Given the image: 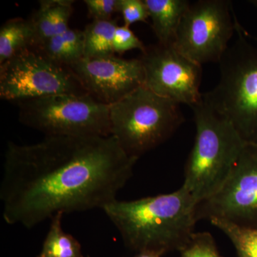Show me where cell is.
Returning <instances> with one entry per match:
<instances>
[{
    "mask_svg": "<svg viewBox=\"0 0 257 257\" xmlns=\"http://www.w3.org/2000/svg\"><path fill=\"white\" fill-rule=\"evenodd\" d=\"M138 160L111 135L10 142L0 184L4 220L32 229L58 213L103 210L131 178Z\"/></svg>",
    "mask_w": 257,
    "mask_h": 257,
    "instance_id": "obj_1",
    "label": "cell"
},
{
    "mask_svg": "<svg viewBox=\"0 0 257 257\" xmlns=\"http://www.w3.org/2000/svg\"><path fill=\"white\" fill-rule=\"evenodd\" d=\"M196 204L181 187L169 194L133 201L115 199L103 209L125 244L138 252L161 254L187 246L197 222Z\"/></svg>",
    "mask_w": 257,
    "mask_h": 257,
    "instance_id": "obj_2",
    "label": "cell"
},
{
    "mask_svg": "<svg viewBox=\"0 0 257 257\" xmlns=\"http://www.w3.org/2000/svg\"><path fill=\"white\" fill-rule=\"evenodd\" d=\"M234 40L219 62L220 77L203 100L227 120L246 145L257 147V37L234 16Z\"/></svg>",
    "mask_w": 257,
    "mask_h": 257,
    "instance_id": "obj_3",
    "label": "cell"
},
{
    "mask_svg": "<svg viewBox=\"0 0 257 257\" xmlns=\"http://www.w3.org/2000/svg\"><path fill=\"white\" fill-rule=\"evenodd\" d=\"M191 108L195 120L196 137L186 162L182 187L197 205L219 190L246 145L234 126L203 98Z\"/></svg>",
    "mask_w": 257,
    "mask_h": 257,
    "instance_id": "obj_4",
    "label": "cell"
},
{
    "mask_svg": "<svg viewBox=\"0 0 257 257\" xmlns=\"http://www.w3.org/2000/svg\"><path fill=\"white\" fill-rule=\"evenodd\" d=\"M179 105L142 86L110 105L111 135L128 155L139 160L183 123Z\"/></svg>",
    "mask_w": 257,
    "mask_h": 257,
    "instance_id": "obj_5",
    "label": "cell"
},
{
    "mask_svg": "<svg viewBox=\"0 0 257 257\" xmlns=\"http://www.w3.org/2000/svg\"><path fill=\"white\" fill-rule=\"evenodd\" d=\"M19 121L52 136H111L110 106L89 94H57L19 101Z\"/></svg>",
    "mask_w": 257,
    "mask_h": 257,
    "instance_id": "obj_6",
    "label": "cell"
},
{
    "mask_svg": "<svg viewBox=\"0 0 257 257\" xmlns=\"http://www.w3.org/2000/svg\"><path fill=\"white\" fill-rule=\"evenodd\" d=\"M88 94L69 66L32 46L0 64V96L19 101L57 94Z\"/></svg>",
    "mask_w": 257,
    "mask_h": 257,
    "instance_id": "obj_7",
    "label": "cell"
},
{
    "mask_svg": "<svg viewBox=\"0 0 257 257\" xmlns=\"http://www.w3.org/2000/svg\"><path fill=\"white\" fill-rule=\"evenodd\" d=\"M235 14L226 0L190 3L173 46L193 62H219L235 33Z\"/></svg>",
    "mask_w": 257,
    "mask_h": 257,
    "instance_id": "obj_8",
    "label": "cell"
},
{
    "mask_svg": "<svg viewBox=\"0 0 257 257\" xmlns=\"http://www.w3.org/2000/svg\"><path fill=\"white\" fill-rule=\"evenodd\" d=\"M196 219H220L257 229V147L245 146L219 190L197 204Z\"/></svg>",
    "mask_w": 257,
    "mask_h": 257,
    "instance_id": "obj_9",
    "label": "cell"
},
{
    "mask_svg": "<svg viewBox=\"0 0 257 257\" xmlns=\"http://www.w3.org/2000/svg\"><path fill=\"white\" fill-rule=\"evenodd\" d=\"M140 60L145 72L144 85L155 94L190 107L202 100L199 91L202 65L173 45H150L142 52Z\"/></svg>",
    "mask_w": 257,
    "mask_h": 257,
    "instance_id": "obj_10",
    "label": "cell"
},
{
    "mask_svg": "<svg viewBox=\"0 0 257 257\" xmlns=\"http://www.w3.org/2000/svg\"><path fill=\"white\" fill-rule=\"evenodd\" d=\"M69 67L89 95L109 106L145 84L140 59L127 60L115 55L83 57Z\"/></svg>",
    "mask_w": 257,
    "mask_h": 257,
    "instance_id": "obj_11",
    "label": "cell"
},
{
    "mask_svg": "<svg viewBox=\"0 0 257 257\" xmlns=\"http://www.w3.org/2000/svg\"><path fill=\"white\" fill-rule=\"evenodd\" d=\"M158 43L173 45L181 21L190 2L187 0H145Z\"/></svg>",
    "mask_w": 257,
    "mask_h": 257,
    "instance_id": "obj_12",
    "label": "cell"
},
{
    "mask_svg": "<svg viewBox=\"0 0 257 257\" xmlns=\"http://www.w3.org/2000/svg\"><path fill=\"white\" fill-rule=\"evenodd\" d=\"M35 45V28L31 18L8 20L0 29V64Z\"/></svg>",
    "mask_w": 257,
    "mask_h": 257,
    "instance_id": "obj_13",
    "label": "cell"
},
{
    "mask_svg": "<svg viewBox=\"0 0 257 257\" xmlns=\"http://www.w3.org/2000/svg\"><path fill=\"white\" fill-rule=\"evenodd\" d=\"M37 47L54 62L72 65L84 57L83 31L69 28L63 33L50 37Z\"/></svg>",
    "mask_w": 257,
    "mask_h": 257,
    "instance_id": "obj_14",
    "label": "cell"
},
{
    "mask_svg": "<svg viewBox=\"0 0 257 257\" xmlns=\"http://www.w3.org/2000/svg\"><path fill=\"white\" fill-rule=\"evenodd\" d=\"M119 26L116 20H94L83 30L84 57L114 55L113 39Z\"/></svg>",
    "mask_w": 257,
    "mask_h": 257,
    "instance_id": "obj_15",
    "label": "cell"
},
{
    "mask_svg": "<svg viewBox=\"0 0 257 257\" xmlns=\"http://www.w3.org/2000/svg\"><path fill=\"white\" fill-rule=\"evenodd\" d=\"M63 215L58 213L51 219L50 229L37 257H84L79 241L62 229Z\"/></svg>",
    "mask_w": 257,
    "mask_h": 257,
    "instance_id": "obj_16",
    "label": "cell"
},
{
    "mask_svg": "<svg viewBox=\"0 0 257 257\" xmlns=\"http://www.w3.org/2000/svg\"><path fill=\"white\" fill-rule=\"evenodd\" d=\"M209 221L229 238L238 257H257V229L239 227L220 219Z\"/></svg>",
    "mask_w": 257,
    "mask_h": 257,
    "instance_id": "obj_17",
    "label": "cell"
},
{
    "mask_svg": "<svg viewBox=\"0 0 257 257\" xmlns=\"http://www.w3.org/2000/svg\"><path fill=\"white\" fill-rule=\"evenodd\" d=\"M40 7L31 18L35 32V47L53 36V0L39 2Z\"/></svg>",
    "mask_w": 257,
    "mask_h": 257,
    "instance_id": "obj_18",
    "label": "cell"
},
{
    "mask_svg": "<svg viewBox=\"0 0 257 257\" xmlns=\"http://www.w3.org/2000/svg\"><path fill=\"white\" fill-rule=\"evenodd\" d=\"M179 257H221L212 235L207 231L194 232Z\"/></svg>",
    "mask_w": 257,
    "mask_h": 257,
    "instance_id": "obj_19",
    "label": "cell"
},
{
    "mask_svg": "<svg viewBox=\"0 0 257 257\" xmlns=\"http://www.w3.org/2000/svg\"><path fill=\"white\" fill-rule=\"evenodd\" d=\"M146 47L130 27L122 25L116 28L113 39L114 53L123 54L133 50H140L143 52Z\"/></svg>",
    "mask_w": 257,
    "mask_h": 257,
    "instance_id": "obj_20",
    "label": "cell"
},
{
    "mask_svg": "<svg viewBox=\"0 0 257 257\" xmlns=\"http://www.w3.org/2000/svg\"><path fill=\"white\" fill-rule=\"evenodd\" d=\"M119 13L122 15L124 25L127 27L146 22L150 18L145 0H119Z\"/></svg>",
    "mask_w": 257,
    "mask_h": 257,
    "instance_id": "obj_21",
    "label": "cell"
},
{
    "mask_svg": "<svg viewBox=\"0 0 257 257\" xmlns=\"http://www.w3.org/2000/svg\"><path fill=\"white\" fill-rule=\"evenodd\" d=\"M89 14L94 20H110L119 13V0H84Z\"/></svg>",
    "mask_w": 257,
    "mask_h": 257,
    "instance_id": "obj_22",
    "label": "cell"
},
{
    "mask_svg": "<svg viewBox=\"0 0 257 257\" xmlns=\"http://www.w3.org/2000/svg\"><path fill=\"white\" fill-rule=\"evenodd\" d=\"M162 254L156 251H145L138 252V254L133 257H161Z\"/></svg>",
    "mask_w": 257,
    "mask_h": 257,
    "instance_id": "obj_23",
    "label": "cell"
},
{
    "mask_svg": "<svg viewBox=\"0 0 257 257\" xmlns=\"http://www.w3.org/2000/svg\"><path fill=\"white\" fill-rule=\"evenodd\" d=\"M250 3H251V4H253V5H255V6L257 7V1H251Z\"/></svg>",
    "mask_w": 257,
    "mask_h": 257,
    "instance_id": "obj_24",
    "label": "cell"
}]
</instances>
